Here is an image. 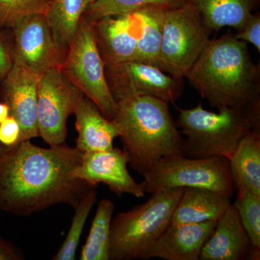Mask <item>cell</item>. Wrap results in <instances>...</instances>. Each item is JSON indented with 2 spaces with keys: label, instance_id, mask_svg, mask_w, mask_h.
Masks as SVG:
<instances>
[{
  "label": "cell",
  "instance_id": "cell-22",
  "mask_svg": "<svg viewBox=\"0 0 260 260\" xmlns=\"http://www.w3.org/2000/svg\"><path fill=\"white\" fill-rule=\"evenodd\" d=\"M169 8L150 7L135 12L139 25L134 60L158 67L161 47L162 29Z\"/></svg>",
  "mask_w": 260,
  "mask_h": 260
},
{
  "label": "cell",
  "instance_id": "cell-9",
  "mask_svg": "<svg viewBox=\"0 0 260 260\" xmlns=\"http://www.w3.org/2000/svg\"><path fill=\"white\" fill-rule=\"evenodd\" d=\"M81 93L60 68H53L41 75L38 88V129L39 137L49 147L66 144L67 121L74 112Z\"/></svg>",
  "mask_w": 260,
  "mask_h": 260
},
{
  "label": "cell",
  "instance_id": "cell-5",
  "mask_svg": "<svg viewBox=\"0 0 260 260\" xmlns=\"http://www.w3.org/2000/svg\"><path fill=\"white\" fill-rule=\"evenodd\" d=\"M184 188L152 194L148 201L112 218L109 260L143 259L171 224Z\"/></svg>",
  "mask_w": 260,
  "mask_h": 260
},
{
  "label": "cell",
  "instance_id": "cell-8",
  "mask_svg": "<svg viewBox=\"0 0 260 260\" xmlns=\"http://www.w3.org/2000/svg\"><path fill=\"white\" fill-rule=\"evenodd\" d=\"M211 30L189 2L169 8L164 19L158 68L178 78H184L207 43Z\"/></svg>",
  "mask_w": 260,
  "mask_h": 260
},
{
  "label": "cell",
  "instance_id": "cell-3",
  "mask_svg": "<svg viewBox=\"0 0 260 260\" xmlns=\"http://www.w3.org/2000/svg\"><path fill=\"white\" fill-rule=\"evenodd\" d=\"M113 121L119 130L130 167L144 176L160 159L183 155V138L169 104L158 98L137 95L115 101Z\"/></svg>",
  "mask_w": 260,
  "mask_h": 260
},
{
  "label": "cell",
  "instance_id": "cell-29",
  "mask_svg": "<svg viewBox=\"0 0 260 260\" xmlns=\"http://www.w3.org/2000/svg\"><path fill=\"white\" fill-rule=\"evenodd\" d=\"M235 37L239 40L252 44L260 53V13H253Z\"/></svg>",
  "mask_w": 260,
  "mask_h": 260
},
{
  "label": "cell",
  "instance_id": "cell-16",
  "mask_svg": "<svg viewBox=\"0 0 260 260\" xmlns=\"http://www.w3.org/2000/svg\"><path fill=\"white\" fill-rule=\"evenodd\" d=\"M95 25L98 47L105 66L134 60L139 35L135 12L105 17Z\"/></svg>",
  "mask_w": 260,
  "mask_h": 260
},
{
  "label": "cell",
  "instance_id": "cell-28",
  "mask_svg": "<svg viewBox=\"0 0 260 260\" xmlns=\"http://www.w3.org/2000/svg\"><path fill=\"white\" fill-rule=\"evenodd\" d=\"M8 30H0V81H2L14 64L13 37H10Z\"/></svg>",
  "mask_w": 260,
  "mask_h": 260
},
{
  "label": "cell",
  "instance_id": "cell-20",
  "mask_svg": "<svg viewBox=\"0 0 260 260\" xmlns=\"http://www.w3.org/2000/svg\"><path fill=\"white\" fill-rule=\"evenodd\" d=\"M212 31L231 27L239 31L259 8L260 0H187Z\"/></svg>",
  "mask_w": 260,
  "mask_h": 260
},
{
  "label": "cell",
  "instance_id": "cell-14",
  "mask_svg": "<svg viewBox=\"0 0 260 260\" xmlns=\"http://www.w3.org/2000/svg\"><path fill=\"white\" fill-rule=\"evenodd\" d=\"M259 251L251 246L237 208L231 204L203 246L200 259H259Z\"/></svg>",
  "mask_w": 260,
  "mask_h": 260
},
{
  "label": "cell",
  "instance_id": "cell-27",
  "mask_svg": "<svg viewBox=\"0 0 260 260\" xmlns=\"http://www.w3.org/2000/svg\"><path fill=\"white\" fill-rule=\"evenodd\" d=\"M50 0H0V30H12L24 18L46 14Z\"/></svg>",
  "mask_w": 260,
  "mask_h": 260
},
{
  "label": "cell",
  "instance_id": "cell-31",
  "mask_svg": "<svg viewBox=\"0 0 260 260\" xmlns=\"http://www.w3.org/2000/svg\"><path fill=\"white\" fill-rule=\"evenodd\" d=\"M23 251L11 242L0 237V260H24Z\"/></svg>",
  "mask_w": 260,
  "mask_h": 260
},
{
  "label": "cell",
  "instance_id": "cell-1",
  "mask_svg": "<svg viewBox=\"0 0 260 260\" xmlns=\"http://www.w3.org/2000/svg\"><path fill=\"white\" fill-rule=\"evenodd\" d=\"M83 154L67 144L48 148L30 140L0 144V210L26 217L56 205L75 208L95 188L72 176Z\"/></svg>",
  "mask_w": 260,
  "mask_h": 260
},
{
  "label": "cell",
  "instance_id": "cell-21",
  "mask_svg": "<svg viewBox=\"0 0 260 260\" xmlns=\"http://www.w3.org/2000/svg\"><path fill=\"white\" fill-rule=\"evenodd\" d=\"M95 0H50L46 16L56 47L66 56L80 20Z\"/></svg>",
  "mask_w": 260,
  "mask_h": 260
},
{
  "label": "cell",
  "instance_id": "cell-25",
  "mask_svg": "<svg viewBox=\"0 0 260 260\" xmlns=\"http://www.w3.org/2000/svg\"><path fill=\"white\" fill-rule=\"evenodd\" d=\"M98 192L95 188L88 191L74 208L75 214L69 231L60 247L53 256V260H74L76 251L92 208L97 201Z\"/></svg>",
  "mask_w": 260,
  "mask_h": 260
},
{
  "label": "cell",
  "instance_id": "cell-11",
  "mask_svg": "<svg viewBox=\"0 0 260 260\" xmlns=\"http://www.w3.org/2000/svg\"><path fill=\"white\" fill-rule=\"evenodd\" d=\"M14 62L42 74L60 68L65 55L56 47L46 14L30 15L12 29Z\"/></svg>",
  "mask_w": 260,
  "mask_h": 260
},
{
  "label": "cell",
  "instance_id": "cell-32",
  "mask_svg": "<svg viewBox=\"0 0 260 260\" xmlns=\"http://www.w3.org/2000/svg\"><path fill=\"white\" fill-rule=\"evenodd\" d=\"M10 115L9 107L5 102H0V123Z\"/></svg>",
  "mask_w": 260,
  "mask_h": 260
},
{
  "label": "cell",
  "instance_id": "cell-30",
  "mask_svg": "<svg viewBox=\"0 0 260 260\" xmlns=\"http://www.w3.org/2000/svg\"><path fill=\"white\" fill-rule=\"evenodd\" d=\"M21 128L17 119L9 115L0 123V144L13 146L20 143Z\"/></svg>",
  "mask_w": 260,
  "mask_h": 260
},
{
  "label": "cell",
  "instance_id": "cell-18",
  "mask_svg": "<svg viewBox=\"0 0 260 260\" xmlns=\"http://www.w3.org/2000/svg\"><path fill=\"white\" fill-rule=\"evenodd\" d=\"M230 198L203 188H184L171 224L218 221L230 206Z\"/></svg>",
  "mask_w": 260,
  "mask_h": 260
},
{
  "label": "cell",
  "instance_id": "cell-17",
  "mask_svg": "<svg viewBox=\"0 0 260 260\" xmlns=\"http://www.w3.org/2000/svg\"><path fill=\"white\" fill-rule=\"evenodd\" d=\"M73 114L78 132L75 148L86 153L114 147V140L119 135L115 123L103 115L95 104L83 93L77 100Z\"/></svg>",
  "mask_w": 260,
  "mask_h": 260
},
{
  "label": "cell",
  "instance_id": "cell-2",
  "mask_svg": "<svg viewBox=\"0 0 260 260\" xmlns=\"http://www.w3.org/2000/svg\"><path fill=\"white\" fill-rule=\"evenodd\" d=\"M184 78L218 110L260 102V66L252 60L247 43L232 32L210 39Z\"/></svg>",
  "mask_w": 260,
  "mask_h": 260
},
{
  "label": "cell",
  "instance_id": "cell-15",
  "mask_svg": "<svg viewBox=\"0 0 260 260\" xmlns=\"http://www.w3.org/2000/svg\"><path fill=\"white\" fill-rule=\"evenodd\" d=\"M218 221L170 225L145 254L143 259L199 260L205 243Z\"/></svg>",
  "mask_w": 260,
  "mask_h": 260
},
{
  "label": "cell",
  "instance_id": "cell-24",
  "mask_svg": "<svg viewBox=\"0 0 260 260\" xmlns=\"http://www.w3.org/2000/svg\"><path fill=\"white\" fill-rule=\"evenodd\" d=\"M186 2L187 0H95L84 16L96 22L105 17L129 14L150 7L176 8Z\"/></svg>",
  "mask_w": 260,
  "mask_h": 260
},
{
  "label": "cell",
  "instance_id": "cell-13",
  "mask_svg": "<svg viewBox=\"0 0 260 260\" xmlns=\"http://www.w3.org/2000/svg\"><path fill=\"white\" fill-rule=\"evenodd\" d=\"M41 73L14 62L0 85V98L9 107L10 115L21 128L20 142L39 137L38 129V88Z\"/></svg>",
  "mask_w": 260,
  "mask_h": 260
},
{
  "label": "cell",
  "instance_id": "cell-7",
  "mask_svg": "<svg viewBox=\"0 0 260 260\" xmlns=\"http://www.w3.org/2000/svg\"><path fill=\"white\" fill-rule=\"evenodd\" d=\"M95 22L83 16L60 69L75 87L109 120L117 107L105 75V64L97 44Z\"/></svg>",
  "mask_w": 260,
  "mask_h": 260
},
{
  "label": "cell",
  "instance_id": "cell-12",
  "mask_svg": "<svg viewBox=\"0 0 260 260\" xmlns=\"http://www.w3.org/2000/svg\"><path fill=\"white\" fill-rule=\"evenodd\" d=\"M129 158L118 148L83 153L81 162L72 172L75 179L95 186L104 184L117 196L124 194L135 198L145 196L144 184L136 182L127 169Z\"/></svg>",
  "mask_w": 260,
  "mask_h": 260
},
{
  "label": "cell",
  "instance_id": "cell-26",
  "mask_svg": "<svg viewBox=\"0 0 260 260\" xmlns=\"http://www.w3.org/2000/svg\"><path fill=\"white\" fill-rule=\"evenodd\" d=\"M237 191L234 205L251 246L260 250V196L249 191Z\"/></svg>",
  "mask_w": 260,
  "mask_h": 260
},
{
  "label": "cell",
  "instance_id": "cell-23",
  "mask_svg": "<svg viewBox=\"0 0 260 260\" xmlns=\"http://www.w3.org/2000/svg\"><path fill=\"white\" fill-rule=\"evenodd\" d=\"M114 208L111 200L103 199L99 202L80 259L109 260L111 223Z\"/></svg>",
  "mask_w": 260,
  "mask_h": 260
},
{
  "label": "cell",
  "instance_id": "cell-19",
  "mask_svg": "<svg viewBox=\"0 0 260 260\" xmlns=\"http://www.w3.org/2000/svg\"><path fill=\"white\" fill-rule=\"evenodd\" d=\"M229 162L234 188L260 196L259 128L240 140Z\"/></svg>",
  "mask_w": 260,
  "mask_h": 260
},
{
  "label": "cell",
  "instance_id": "cell-10",
  "mask_svg": "<svg viewBox=\"0 0 260 260\" xmlns=\"http://www.w3.org/2000/svg\"><path fill=\"white\" fill-rule=\"evenodd\" d=\"M105 75L115 101L149 95L174 104L184 90L183 78L167 74L158 67L139 61L106 65Z\"/></svg>",
  "mask_w": 260,
  "mask_h": 260
},
{
  "label": "cell",
  "instance_id": "cell-4",
  "mask_svg": "<svg viewBox=\"0 0 260 260\" xmlns=\"http://www.w3.org/2000/svg\"><path fill=\"white\" fill-rule=\"evenodd\" d=\"M259 104L243 109L224 108L218 113L205 110L201 103L192 109H178L176 124L185 136L184 156L232 158L240 140L254 128H259Z\"/></svg>",
  "mask_w": 260,
  "mask_h": 260
},
{
  "label": "cell",
  "instance_id": "cell-6",
  "mask_svg": "<svg viewBox=\"0 0 260 260\" xmlns=\"http://www.w3.org/2000/svg\"><path fill=\"white\" fill-rule=\"evenodd\" d=\"M143 177L145 192L151 194L175 188H203L231 199L235 189L229 159L223 156L167 157L160 159Z\"/></svg>",
  "mask_w": 260,
  "mask_h": 260
}]
</instances>
